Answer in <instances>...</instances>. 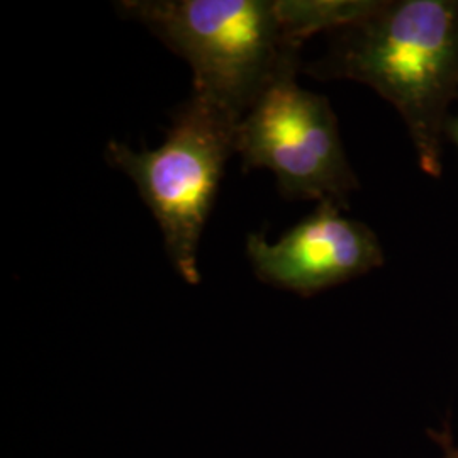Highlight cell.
<instances>
[{
    "mask_svg": "<svg viewBox=\"0 0 458 458\" xmlns=\"http://www.w3.org/2000/svg\"><path fill=\"white\" fill-rule=\"evenodd\" d=\"M333 34L308 72L376 90L403 117L423 172L440 177L458 96V0H380L370 16Z\"/></svg>",
    "mask_w": 458,
    "mask_h": 458,
    "instance_id": "6da1fadb",
    "label": "cell"
},
{
    "mask_svg": "<svg viewBox=\"0 0 458 458\" xmlns=\"http://www.w3.org/2000/svg\"><path fill=\"white\" fill-rule=\"evenodd\" d=\"M115 7L191 65L192 94L238 123L272 83L297 73L301 47L284 31L276 0H123Z\"/></svg>",
    "mask_w": 458,
    "mask_h": 458,
    "instance_id": "7a4b0ae2",
    "label": "cell"
},
{
    "mask_svg": "<svg viewBox=\"0 0 458 458\" xmlns=\"http://www.w3.org/2000/svg\"><path fill=\"white\" fill-rule=\"evenodd\" d=\"M236 126V119L191 94L157 149L134 151L119 141L106 149L107 164L134 182L162 229L170 262L189 284L200 280L199 242L225 165L234 155Z\"/></svg>",
    "mask_w": 458,
    "mask_h": 458,
    "instance_id": "3957f363",
    "label": "cell"
},
{
    "mask_svg": "<svg viewBox=\"0 0 458 458\" xmlns=\"http://www.w3.org/2000/svg\"><path fill=\"white\" fill-rule=\"evenodd\" d=\"M234 155L243 170H270L287 199L331 200L346 209L359 189L329 100L302 89L295 73L272 83L242 117Z\"/></svg>",
    "mask_w": 458,
    "mask_h": 458,
    "instance_id": "277c9868",
    "label": "cell"
},
{
    "mask_svg": "<svg viewBox=\"0 0 458 458\" xmlns=\"http://www.w3.org/2000/svg\"><path fill=\"white\" fill-rule=\"evenodd\" d=\"M325 200L277 243L259 234L246 240V255L265 284L311 295L363 276L384 263L376 233Z\"/></svg>",
    "mask_w": 458,
    "mask_h": 458,
    "instance_id": "5b68a950",
    "label": "cell"
},
{
    "mask_svg": "<svg viewBox=\"0 0 458 458\" xmlns=\"http://www.w3.org/2000/svg\"><path fill=\"white\" fill-rule=\"evenodd\" d=\"M380 0H276L287 38L302 47L312 34L336 33L370 16Z\"/></svg>",
    "mask_w": 458,
    "mask_h": 458,
    "instance_id": "8992f818",
    "label": "cell"
},
{
    "mask_svg": "<svg viewBox=\"0 0 458 458\" xmlns=\"http://www.w3.org/2000/svg\"><path fill=\"white\" fill-rule=\"evenodd\" d=\"M446 132H448V136L452 138V141L455 143V147L458 148V115L457 117H452V119L448 121Z\"/></svg>",
    "mask_w": 458,
    "mask_h": 458,
    "instance_id": "52a82bcc",
    "label": "cell"
},
{
    "mask_svg": "<svg viewBox=\"0 0 458 458\" xmlns=\"http://www.w3.org/2000/svg\"><path fill=\"white\" fill-rule=\"evenodd\" d=\"M443 458H458V448H454V446H446V450H445V455Z\"/></svg>",
    "mask_w": 458,
    "mask_h": 458,
    "instance_id": "ba28073f",
    "label": "cell"
}]
</instances>
